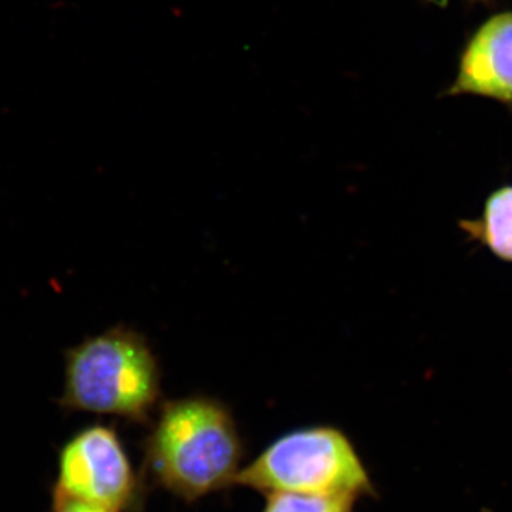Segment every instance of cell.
<instances>
[{
    "label": "cell",
    "mask_w": 512,
    "mask_h": 512,
    "mask_svg": "<svg viewBox=\"0 0 512 512\" xmlns=\"http://www.w3.org/2000/svg\"><path fill=\"white\" fill-rule=\"evenodd\" d=\"M143 454L144 471L154 484L195 503L235 484L245 448L224 404L188 397L163 404Z\"/></svg>",
    "instance_id": "cell-1"
},
{
    "label": "cell",
    "mask_w": 512,
    "mask_h": 512,
    "mask_svg": "<svg viewBox=\"0 0 512 512\" xmlns=\"http://www.w3.org/2000/svg\"><path fill=\"white\" fill-rule=\"evenodd\" d=\"M160 397V370L143 336L114 328L67 350L59 406L146 423Z\"/></svg>",
    "instance_id": "cell-2"
},
{
    "label": "cell",
    "mask_w": 512,
    "mask_h": 512,
    "mask_svg": "<svg viewBox=\"0 0 512 512\" xmlns=\"http://www.w3.org/2000/svg\"><path fill=\"white\" fill-rule=\"evenodd\" d=\"M235 484L258 493L375 497L376 488L356 447L332 426L284 434L239 471Z\"/></svg>",
    "instance_id": "cell-3"
},
{
    "label": "cell",
    "mask_w": 512,
    "mask_h": 512,
    "mask_svg": "<svg viewBox=\"0 0 512 512\" xmlns=\"http://www.w3.org/2000/svg\"><path fill=\"white\" fill-rule=\"evenodd\" d=\"M52 497L72 498L113 512H144L146 485L117 430L96 423L76 431L60 447Z\"/></svg>",
    "instance_id": "cell-4"
},
{
    "label": "cell",
    "mask_w": 512,
    "mask_h": 512,
    "mask_svg": "<svg viewBox=\"0 0 512 512\" xmlns=\"http://www.w3.org/2000/svg\"><path fill=\"white\" fill-rule=\"evenodd\" d=\"M443 96L484 97L512 111V10L491 15L470 33Z\"/></svg>",
    "instance_id": "cell-5"
},
{
    "label": "cell",
    "mask_w": 512,
    "mask_h": 512,
    "mask_svg": "<svg viewBox=\"0 0 512 512\" xmlns=\"http://www.w3.org/2000/svg\"><path fill=\"white\" fill-rule=\"evenodd\" d=\"M468 241L487 248L501 261L512 264V184L491 191L477 220L458 221Z\"/></svg>",
    "instance_id": "cell-6"
},
{
    "label": "cell",
    "mask_w": 512,
    "mask_h": 512,
    "mask_svg": "<svg viewBox=\"0 0 512 512\" xmlns=\"http://www.w3.org/2000/svg\"><path fill=\"white\" fill-rule=\"evenodd\" d=\"M356 501L349 495L275 493L266 495L262 512H353Z\"/></svg>",
    "instance_id": "cell-7"
},
{
    "label": "cell",
    "mask_w": 512,
    "mask_h": 512,
    "mask_svg": "<svg viewBox=\"0 0 512 512\" xmlns=\"http://www.w3.org/2000/svg\"><path fill=\"white\" fill-rule=\"evenodd\" d=\"M52 512H113L100 505L72 500V498L52 497Z\"/></svg>",
    "instance_id": "cell-8"
},
{
    "label": "cell",
    "mask_w": 512,
    "mask_h": 512,
    "mask_svg": "<svg viewBox=\"0 0 512 512\" xmlns=\"http://www.w3.org/2000/svg\"><path fill=\"white\" fill-rule=\"evenodd\" d=\"M426 2L433 3V5L441 6V8H443V6L448 5L450 0H426ZM466 2H488V0H466Z\"/></svg>",
    "instance_id": "cell-9"
}]
</instances>
